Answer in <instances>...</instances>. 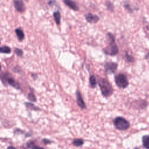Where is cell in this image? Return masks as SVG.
<instances>
[{
	"mask_svg": "<svg viewBox=\"0 0 149 149\" xmlns=\"http://www.w3.org/2000/svg\"><path fill=\"white\" fill-rule=\"evenodd\" d=\"M108 44L107 47L103 49L104 53L109 55H115L118 53V48L115 43V37L112 34L108 33L107 34Z\"/></svg>",
	"mask_w": 149,
	"mask_h": 149,
	"instance_id": "6da1fadb",
	"label": "cell"
},
{
	"mask_svg": "<svg viewBox=\"0 0 149 149\" xmlns=\"http://www.w3.org/2000/svg\"><path fill=\"white\" fill-rule=\"evenodd\" d=\"M98 84L100 87V90L102 95L105 97H108L111 96L113 92V88L110 83L105 79L100 77L98 80Z\"/></svg>",
	"mask_w": 149,
	"mask_h": 149,
	"instance_id": "7a4b0ae2",
	"label": "cell"
},
{
	"mask_svg": "<svg viewBox=\"0 0 149 149\" xmlns=\"http://www.w3.org/2000/svg\"><path fill=\"white\" fill-rule=\"evenodd\" d=\"M113 124L115 127L120 130L127 129L130 126L129 122L124 118L118 116L113 120Z\"/></svg>",
	"mask_w": 149,
	"mask_h": 149,
	"instance_id": "3957f363",
	"label": "cell"
},
{
	"mask_svg": "<svg viewBox=\"0 0 149 149\" xmlns=\"http://www.w3.org/2000/svg\"><path fill=\"white\" fill-rule=\"evenodd\" d=\"M115 82L119 88H125L129 85V81L126 76L123 73H119L115 76Z\"/></svg>",
	"mask_w": 149,
	"mask_h": 149,
	"instance_id": "277c9868",
	"label": "cell"
},
{
	"mask_svg": "<svg viewBox=\"0 0 149 149\" xmlns=\"http://www.w3.org/2000/svg\"><path fill=\"white\" fill-rule=\"evenodd\" d=\"M118 64L113 62H106L104 65L105 70L108 73H113L117 69Z\"/></svg>",
	"mask_w": 149,
	"mask_h": 149,
	"instance_id": "5b68a950",
	"label": "cell"
},
{
	"mask_svg": "<svg viewBox=\"0 0 149 149\" xmlns=\"http://www.w3.org/2000/svg\"><path fill=\"white\" fill-rule=\"evenodd\" d=\"M14 6L16 10L19 12H23L25 10L26 7L24 2L20 0H15L13 1Z\"/></svg>",
	"mask_w": 149,
	"mask_h": 149,
	"instance_id": "8992f818",
	"label": "cell"
},
{
	"mask_svg": "<svg viewBox=\"0 0 149 149\" xmlns=\"http://www.w3.org/2000/svg\"><path fill=\"white\" fill-rule=\"evenodd\" d=\"M85 18L87 22L91 23H96L100 20V18L98 16L95 15H93V13H91L86 14L85 15Z\"/></svg>",
	"mask_w": 149,
	"mask_h": 149,
	"instance_id": "52a82bcc",
	"label": "cell"
},
{
	"mask_svg": "<svg viewBox=\"0 0 149 149\" xmlns=\"http://www.w3.org/2000/svg\"><path fill=\"white\" fill-rule=\"evenodd\" d=\"M76 94V101H77V105L81 109H85L86 108V106L80 92L79 91H77Z\"/></svg>",
	"mask_w": 149,
	"mask_h": 149,
	"instance_id": "ba28073f",
	"label": "cell"
},
{
	"mask_svg": "<svg viewBox=\"0 0 149 149\" xmlns=\"http://www.w3.org/2000/svg\"><path fill=\"white\" fill-rule=\"evenodd\" d=\"M6 82L9 85L14 87L16 89H20L19 84L17 81H16L12 77L8 76L6 78Z\"/></svg>",
	"mask_w": 149,
	"mask_h": 149,
	"instance_id": "9c48e42d",
	"label": "cell"
},
{
	"mask_svg": "<svg viewBox=\"0 0 149 149\" xmlns=\"http://www.w3.org/2000/svg\"><path fill=\"white\" fill-rule=\"evenodd\" d=\"M63 2L68 6H69L70 9H72L73 10H79V7L77 6V4L72 1L70 0H64Z\"/></svg>",
	"mask_w": 149,
	"mask_h": 149,
	"instance_id": "30bf717a",
	"label": "cell"
},
{
	"mask_svg": "<svg viewBox=\"0 0 149 149\" xmlns=\"http://www.w3.org/2000/svg\"><path fill=\"white\" fill-rule=\"evenodd\" d=\"M15 33L17 37L18 40L20 41H22L24 38V33L20 28H17L15 30Z\"/></svg>",
	"mask_w": 149,
	"mask_h": 149,
	"instance_id": "8fae6325",
	"label": "cell"
},
{
	"mask_svg": "<svg viewBox=\"0 0 149 149\" xmlns=\"http://www.w3.org/2000/svg\"><path fill=\"white\" fill-rule=\"evenodd\" d=\"M142 142H143V146L146 148L149 149V136L148 135H145L143 136Z\"/></svg>",
	"mask_w": 149,
	"mask_h": 149,
	"instance_id": "7c38bea8",
	"label": "cell"
},
{
	"mask_svg": "<svg viewBox=\"0 0 149 149\" xmlns=\"http://www.w3.org/2000/svg\"><path fill=\"white\" fill-rule=\"evenodd\" d=\"M53 16L56 24L59 25L61 23V14L59 11H55L53 13Z\"/></svg>",
	"mask_w": 149,
	"mask_h": 149,
	"instance_id": "4fadbf2b",
	"label": "cell"
},
{
	"mask_svg": "<svg viewBox=\"0 0 149 149\" xmlns=\"http://www.w3.org/2000/svg\"><path fill=\"white\" fill-rule=\"evenodd\" d=\"M89 81H90V86H91L92 88H94V87L96 86L97 84V79H96L94 75H91V76H90Z\"/></svg>",
	"mask_w": 149,
	"mask_h": 149,
	"instance_id": "5bb4252c",
	"label": "cell"
},
{
	"mask_svg": "<svg viewBox=\"0 0 149 149\" xmlns=\"http://www.w3.org/2000/svg\"><path fill=\"white\" fill-rule=\"evenodd\" d=\"M0 52L3 54H10L11 52V48L6 45L0 47Z\"/></svg>",
	"mask_w": 149,
	"mask_h": 149,
	"instance_id": "9a60e30c",
	"label": "cell"
},
{
	"mask_svg": "<svg viewBox=\"0 0 149 149\" xmlns=\"http://www.w3.org/2000/svg\"><path fill=\"white\" fill-rule=\"evenodd\" d=\"M72 143L74 146L79 147V146H81L83 144L84 141L83 139H76L73 141Z\"/></svg>",
	"mask_w": 149,
	"mask_h": 149,
	"instance_id": "2e32d148",
	"label": "cell"
},
{
	"mask_svg": "<svg viewBox=\"0 0 149 149\" xmlns=\"http://www.w3.org/2000/svg\"><path fill=\"white\" fill-rule=\"evenodd\" d=\"M25 105H26L27 108H30V109H33V110L37 111V110H38V109H39V108H38L37 107L35 106V105H34L33 103H31V102H26V103H25Z\"/></svg>",
	"mask_w": 149,
	"mask_h": 149,
	"instance_id": "e0dca14e",
	"label": "cell"
},
{
	"mask_svg": "<svg viewBox=\"0 0 149 149\" xmlns=\"http://www.w3.org/2000/svg\"><path fill=\"white\" fill-rule=\"evenodd\" d=\"M27 147L30 148L31 149H44L42 147H40L39 146H37L34 145V143H33V142H30V143H27Z\"/></svg>",
	"mask_w": 149,
	"mask_h": 149,
	"instance_id": "ac0fdd59",
	"label": "cell"
},
{
	"mask_svg": "<svg viewBox=\"0 0 149 149\" xmlns=\"http://www.w3.org/2000/svg\"><path fill=\"white\" fill-rule=\"evenodd\" d=\"M28 99L32 102H36L37 101L36 97L33 92H30L28 94Z\"/></svg>",
	"mask_w": 149,
	"mask_h": 149,
	"instance_id": "d6986e66",
	"label": "cell"
},
{
	"mask_svg": "<svg viewBox=\"0 0 149 149\" xmlns=\"http://www.w3.org/2000/svg\"><path fill=\"white\" fill-rule=\"evenodd\" d=\"M125 57H126V61H127L128 62H133L134 60V58H133L132 56L130 55L129 54H127V52L126 53V56H125Z\"/></svg>",
	"mask_w": 149,
	"mask_h": 149,
	"instance_id": "ffe728a7",
	"label": "cell"
},
{
	"mask_svg": "<svg viewBox=\"0 0 149 149\" xmlns=\"http://www.w3.org/2000/svg\"><path fill=\"white\" fill-rule=\"evenodd\" d=\"M15 52L16 53V54L19 56H21L23 55V51L20 49V48H15Z\"/></svg>",
	"mask_w": 149,
	"mask_h": 149,
	"instance_id": "44dd1931",
	"label": "cell"
},
{
	"mask_svg": "<svg viewBox=\"0 0 149 149\" xmlns=\"http://www.w3.org/2000/svg\"><path fill=\"white\" fill-rule=\"evenodd\" d=\"M144 30L145 33L146 34L147 37L149 38V26L147 25L146 27H144Z\"/></svg>",
	"mask_w": 149,
	"mask_h": 149,
	"instance_id": "7402d4cb",
	"label": "cell"
},
{
	"mask_svg": "<svg viewBox=\"0 0 149 149\" xmlns=\"http://www.w3.org/2000/svg\"><path fill=\"white\" fill-rule=\"evenodd\" d=\"M107 8H108V9L109 10H113L111 9V7H112V8H113V4H112V3H111V2H108V3H107Z\"/></svg>",
	"mask_w": 149,
	"mask_h": 149,
	"instance_id": "603a6c76",
	"label": "cell"
},
{
	"mask_svg": "<svg viewBox=\"0 0 149 149\" xmlns=\"http://www.w3.org/2000/svg\"><path fill=\"white\" fill-rule=\"evenodd\" d=\"M124 6H125V8H126L130 12H132V8L130 7L129 4H124Z\"/></svg>",
	"mask_w": 149,
	"mask_h": 149,
	"instance_id": "cb8c5ba5",
	"label": "cell"
},
{
	"mask_svg": "<svg viewBox=\"0 0 149 149\" xmlns=\"http://www.w3.org/2000/svg\"><path fill=\"white\" fill-rule=\"evenodd\" d=\"M43 141H44V143H45V144L51 143V141H49V140H47V139H44V140H43Z\"/></svg>",
	"mask_w": 149,
	"mask_h": 149,
	"instance_id": "d4e9b609",
	"label": "cell"
},
{
	"mask_svg": "<svg viewBox=\"0 0 149 149\" xmlns=\"http://www.w3.org/2000/svg\"><path fill=\"white\" fill-rule=\"evenodd\" d=\"M7 149H17V148H16L15 147H13V146H9V147L7 148Z\"/></svg>",
	"mask_w": 149,
	"mask_h": 149,
	"instance_id": "484cf974",
	"label": "cell"
},
{
	"mask_svg": "<svg viewBox=\"0 0 149 149\" xmlns=\"http://www.w3.org/2000/svg\"><path fill=\"white\" fill-rule=\"evenodd\" d=\"M146 58L149 59V52L147 54V55H146Z\"/></svg>",
	"mask_w": 149,
	"mask_h": 149,
	"instance_id": "4316f807",
	"label": "cell"
},
{
	"mask_svg": "<svg viewBox=\"0 0 149 149\" xmlns=\"http://www.w3.org/2000/svg\"><path fill=\"white\" fill-rule=\"evenodd\" d=\"M1 70V63H0V71Z\"/></svg>",
	"mask_w": 149,
	"mask_h": 149,
	"instance_id": "83f0119b",
	"label": "cell"
},
{
	"mask_svg": "<svg viewBox=\"0 0 149 149\" xmlns=\"http://www.w3.org/2000/svg\"><path fill=\"white\" fill-rule=\"evenodd\" d=\"M0 43H1V40H0Z\"/></svg>",
	"mask_w": 149,
	"mask_h": 149,
	"instance_id": "f1b7e54d",
	"label": "cell"
}]
</instances>
